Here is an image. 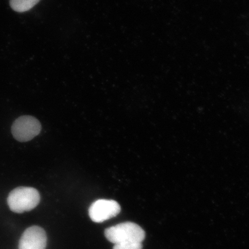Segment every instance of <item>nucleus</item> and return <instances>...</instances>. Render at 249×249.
Here are the masks:
<instances>
[{
	"label": "nucleus",
	"mask_w": 249,
	"mask_h": 249,
	"mask_svg": "<svg viewBox=\"0 0 249 249\" xmlns=\"http://www.w3.org/2000/svg\"><path fill=\"white\" fill-rule=\"evenodd\" d=\"M40 200L39 193L36 189L21 186L12 190L8 195L7 203L12 212L22 213L34 209Z\"/></svg>",
	"instance_id": "1"
},
{
	"label": "nucleus",
	"mask_w": 249,
	"mask_h": 249,
	"mask_svg": "<svg viewBox=\"0 0 249 249\" xmlns=\"http://www.w3.org/2000/svg\"><path fill=\"white\" fill-rule=\"evenodd\" d=\"M105 237L114 244L127 242L142 243L145 232L141 227L132 222H124L105 230Z\"/></svg>",
	"instance_id": "2"
},
{
	"label": "nucleus",
	"mask_w": 249,
	"mask_h": 249,
	"mask_svg": "<svg viewBox=\"0 0 249 249\" xmlns=\"http://www.w3.org/2000/svg\"><path fill=\"white\" fill-rule=\"evenodd\" d=\"M14 138L19 142L30 141L41 131V124L35 117L23 116L16 120L12 126Z\"/></svg>",
	"instance_id": "3"
},
{
	"label": "nucleus",
	"mask_w": 249,
	"mask_h": 249,
	"mask_svg": "<svg viewBox=\"0 0 249 249\" xmlns=\"http://www.w3.org/2000/svg\"><path fill=\"white\" fill-rule=\"evenodd\" d=\"M120 212L121 207L117 201L100 199L93 202L89 214L92 222L99 223L117 216Z\"/></svg>",
	"instance_id": "4"
},
{
	"label": "nucleus",
	"mask_w": 249,
	"mask_h": 249,
	"mask_svg": "<svg viewBox=\"0 0 249 249\" xmlns=\"http://www.w3.org/2000/svg\"><path fill=\"white\" fill-rule=\"evenodd\" d=\"M47 236L42 227L33 226L25 230L18 242V249H46Z\"/></svg>",
	"instance_id": "5"
},
{
	"label": "nucleus",
	"mask_w": 249,
	"mask_h": 249,
	"mask_svg": "<svg viewBox=\"0 0 249 249\" xmlns=\"http://www.w3.org/2000/svg\"><path fill=\"white\" fill-rule=\"evenodd\" d=\"M40 0H10V6L14 11L20 12L29 11L36 5Z\"/></svg>",
	"instance_id": "6"
},
{
	"label": "nucleus",
	"mask_w": 249,
	"mask_h": 249,
	"mask_svg": "<svg viewBox=\"0 0 249 249\" xmlns=\"http://www.w3.org/2000/svg\"><path fill=\"white\" fill-rule=\"evenodd\" d=\"M142 243L135 242H127L115 244L113 249H142Z\"/></svg>",
	"instance_id": "7"
}]
</instances>
